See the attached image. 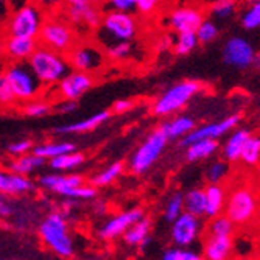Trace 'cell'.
Returning <instances> with one entry per match:
<instances>
[{
  "mask_svg": "<svg viewBox=\"0 0 260 260\" xmlns=\"http://www.w3.org/2000/svg\"><path fill=\"white\" fill-rule=\"evenodd\" d=\"M5 56V42H4V33L0 36V58Z\"/></svg>",
  "mask_w": 260,
  "mask_h": 260,
  "instance_id": "cell-55",
  "label": "cell"
},
{
  "mask_svg": "<svg viewBox=\"0 0 260 260\" xmlns=\"http://www.w3.org/2000/svg\"><path fill=\"white\" fill-rule=\"evenodd\" d=\"M44 164H45V159L36 156V154L31 151V153H27V154L17 156V157L10 164V169H11L13 173L27 176V175H30L31 172H35V170H38L39 167H42Z\"/></svg>",
  "mask_w": 260,
  "mask_h": 260,
  "instance_id": "cell-29",
  "label": "cell"
},
{
  "mask_svg": "<svg viewBox=\"0 0 260 260\" xmlns=\"http://www.w3.org/2000/svg\"><path fill=\"white\" fill-rule=\"evenodd\" d=\"M33 2H35L45 14L61 13L62 8L66 7V0H33Z\"/></svg>",
  "mask_w": 260,
  "mask_h": 260,
  "instance_id": "cell-46",
  "label": "cell"
},
{
  "mask_svg": "<svg viewBox=\"0 0 260 260\" xmlns=\"http://www.w3.org/2000/svg\"><path fill=\"white\" fill-rule=\"evenodd\" d=\"M84 162V154L78 151H69L64 154H59L53 159H50V167L53 170H72L77 169Z\"/></svg>",
  "mask_w": 260,
  "mask_h": 260,
  "instance_id": "cell-32",
  "label": "cell"
},
{
  "mask_svg": "<svg viewBox=\"0 0 260 260\" xmlns=\"http://www.w3.org/2000/svg\"><path fill=\"white\" fill-rule=\"evenodd\" d=\"M234 223L228 218L226 214H220L214 218H210L206 228V235H215V237H232L234 234Z\"/></svg>",
  "mask_w": 260,
  "mask_h": 260,
  "instance_id": "cell-31",
  "label": "cell"
},
{
  "mask_svg": "<svg viewBox=\"0 0 260 260\" xmlns=\"http://www.w3.org/2000/svg\"><path fill=\"white\" fill-rule=\"evenodd\" d=\"M36 156L42 157V159H53L59 154L69 153V151H75V145L70 144V142H49V144H41V145H35L31 150Z\"/></svg>",
  "mask_w": 260,
  "mask_h": 260,
  "instance_id": "cell-30",
  "label": "cell"
},
{
  "mask_svg": "<svg viewBox=\"0 0 260 260\" xmlns=\"http://www.w3.org/2000/svg\"><path fill=\"white\" fill-rule=\"evenodd\" d=\"M139 33V23L133 13L123 11H103L100 27L95 30L97 41L105 47L119 42V41H133Z\"/></svg>",
  "mask_w": 260,
  "mask_h": 260,
  "instance_id": "cell-4",
  "label": "cell"
},
{
  "mask_svg": "<svg viewBox=\"0 0 260 260\" xmlns=\"http://www.w3.org/2000/svg\"><path fill=\"white\" fill-rule=\"evenodd\" d=\"M203 229L201 218L188 214V212H182V214L172 221V242L176 246L187 248L190 246L197 239Z\"/></svg>",
  "mask_w": 260,
  "mask_h": 260,
  "instance_id": "cell-15",
  "label": "cell"
},
{
  "mask_svg": "<svg viewBox=\"0 0 260 260\" xmlns=\"http://www.w3.org/2000/svg\"><path fill=\"white\" fill-rule=\"evenodd\" d=\"M182 212H184V193L175 192L167 201V206H165V210H164V217L165 220L172 223L175 218H178L182 214Z\"/></svg>",
  "mask_w": 260,
  "mask_h": 260,
  "instance_id": "cell-42",
  "label": "cell"
},
{
  "mask_svg": "<svg viewBox=\"0 0 260 260\" xmlns=\"http://www.w3.org/2000/svg\"><path fill=\"white\" fill-rule=\"evenodd\" d=\"M27 62L33 70V74L45 87L56 86L72 70L64 53L55 52L41 44L36 47V50Z\"/></svg>",
  "mask_w": 260,
  "mask_h": 260,
  "instance_id": "cell-1",
  "label": "cell"
},
{
  "mask_svg": "<svg viewBox=\"0 0 260 260\" xmlns=\"http://www.w3.org/2000/svg\"><path fill=\"white\" fill-rule=\"evenodd\" d=\"M22 114L27 115V117H35V119H39V117L47 115L52 111V105L49 103V100H44V99H35L30 102H25L20 108Z\"/></svg>",
  "mask_w": 260,
  "mask_h": 260,
  "instance_id": "cell-38",
  "label": "cell"
},
{
  "mask_svg": "<svg viewBox=\"0 0 260 260\" xmlns=\"http://www.w3.org/2000/svg\"><path fill=\"white\" fill-rule=\"evenodd\" d=\"M95 78L92 74L80 72V70H70V72L56 84V97L58 100H80L86 92H89Z\"/></svg>",
  "mask_w": 260,
  "mask_h": 260,
  "instance_id": "cell-14",
  "label": "cell"
},
{
  "mask_svg": "<svg viewBox=\"0 0 260 260\" xmlns=\"http://www.w3.org/2000/svg\"><path fill=\"white\" fill-rule=\"evenodd\" d=\"M150 231H151V220L148 217H142L123 234V240L129 246L144 248L150 242Z\"/></svg>",
  "mask_w": 260,
  "mask_h": 260,
  "instance_id": "cell-26",
  "label": "cell"
},
{
  "mask_svg": "<svg viewBox=\"0 0 260 260\" xmlns=\"http://www.w3.org/2000/svg\"><path fill=\"white\" fill-rule=\"evenodd\" d=\"M240 160H243L246 165H257L260 162V136L251 134L245 144Z\"/></svg>",
  "mask_w": 260,
  "mask_h": 260,
  "instance_id": "cell-40",
  "label": "cell"
},
{
  "mask_svg": "<svg viewBox=\"0 0 260 260\" xmlns=\"http://www.w3.org/2000/svg\"><path fill=\"white\" fill-rule=\"evenodd\" d=\"M251 131L245 129V128H235L234 133L226 139L224 145H223V159H226L228 162H237L240 160L242 151L245 148L246 140L251 137Z\"/></svg>",
  "mask_w": 260,
  "mask_h": 260,
  "instance_id": "cell-24",
  "label": "cell"
},
{
  "mask_svg": "<svg viewBox=\"0 0 260 260\" xmlns=\"http://www.w3.org/2000/svg\"><path fill=\"white\" fill-rule=\"evenodd\" d=\"M200 45L197 33L195 31H188V33H179L178 39L173 45V52L176 56H187L190 55L197 47Z\"/></svg>",
  "mask_w": 260,
  "mask_h": 260,
  "instance_id": "cell-34",
  "label": "cell"
},
{
  "mask_svg": "<svg viewBox=\"0 0 260 260\" xmlns=\"http://www.w3.org/2000/svg\"><path fill=\"white\" fill-rule=\"evenodd\" d=\"M16 103L17 102L7 80V75L4 72V69H0V108H13Z\"/></svg>",
  "mask_w": 260,
  "mask_h": 260,
  "instance_id": "cell-43",
  "label": "cell"
},
{
  "mask_svg": "<svg viewBox=\"0 0 260 260\" xmlns=\"http://www.w3.org/2000/svg\"><path fill=\"white\" fill-rule=\"evenodd\" d=\"M257 212V200L251 188L240 187L226 198L224 214L234 224H245Z\"/></svg>",
  "mask_w": 260,
  "mask_h": 260,
  "instance_id": "cell-11",
  "label": "cell"
},
{
  "mask_svg": "<svg viewBox=\"0 0 260 260\" xmlns=\"http://www.w3.org/2000/svg\"><path fill=\"white\" fill-rule=\"evenodd\" d=\"M234 242L232 237H215L206 235L204 240V260H229L232 255Z\"/></svg>",
  "mask_w": 260,
  "mask_h": 260,
  "instance_id": "cell-20",
  "label": "cell"
},
{
  "mask_svg": "<svg viewBox=\"0 0 260 260\" xmlns=\"http://www.w3.org/2000/svg\"><path fill=\"white\" fill-rule=\"evenodd\" d=\"M220 148L217 139H201L185 147V159L188 162H197L214 156Z\"/></svg>",
  "mask_w": 260,
  "mask_h": 260,
  "instance_id": "cell-27",
  "label": "cell"
},
{
  "mask_svg": "<svg viewBox=\"0 0 260 260\" xmlns=\"http://www.w3.org/2000/svg\"><path fill=\"white\" fill-rule=\"evenodd\" d=\"M162 260H204V257L195 251L176 246V248H170L165 251L162 255Z\"/></svg>",
  "mask_w": 260,
  "mask_h": 260,
  "instance_id": "cell-44",
  "label": "cell"
},
{
  "mask_svg": "<svg viewBox=\"0 0 260 260\" xmlns=\"http://www.w3.org/2000/svg\"><path fill=\"white\" fill-rule=\"evenodd\" d=\"M13 214V204L5 193H0V218H8Z\"/></svg>",
  "mask_w": 260,
  "mask_h": 260,
  "instance_id": "cell-52",
  "label": "cell"
},
{
  "mask_svg": "<svg viewBox=\"0 0 260 260\" xmlns=\"http://www.w3.org/2000/svg\"><path fill=\"white\" fill-rule=\"evenodd\" d=\"M106 58L112 61H125L131 56L133 53V45L131 41H119V42H112L106 45L105 49Z\"/></svg>",
  "mask_w": 260,
  "mask_h": 260,
  "instance_id": "cell-39",
  "label": "cell"
},
{
  "mask_svg": "<svg viewBox=\"0 0 260 260\" xmlns=\"http://www.w3.org/2000/svg\"><path fill=\"white\" fill-rule=\"evenodd\" d=\"M67 61L72 70H80V72L97 74L105 67L106 53L100 47V44L92 41H77L75 45L67 53Z\"/></svg>",
  "mask_w": 260,
  "mask_h": 260,
  "instance_id": "cell-9",
  "label": "cell"
},
{
  "mask_svg": "<svg viewBox=\"0 0 260 260\" xmlns=\"http://www.w3.org/2000/svg\"><path fill=\"white\" fill-rule=\"evenodd\" d=\"M78 108L75 100H58V105L55 106L56 112L59 114H72Z\"/></svg>",
  "mask_w": 260,
  "mask_h": 260,
  "instance_id": "cell-50",
  "label": "cell"
},
{
  "mask_svg": "<svg viewBox=\"0 0 260 260\" xmlns=\"http://www.w3.org/2000/svg\"><path fill=\"white\" fill-rule=\"evenodd\" d=\"M44 19H45V13L33 0H30V2L13 10L10 19L7 20L4 27V33L38 39Z\"/></svg>",
  "mask_w": 260,
  "mask_h": 260,
  "instance_id": "cell-6",
  "label": "cell"
},
{
  "mask_svg": "<svg viewBox=\"0 0 260 260\" xmlns=\"http://www.w3.org/2000/svg\"><path fill=\"white\" fill-rule=\"evenodd\" d=\"M159 126L169 140H179L197 126V122L190 115H172L169 120L162 122Z\"/></svg>",
  "mask_w": 260,
  "mask_h": 260,
  "instance_id": "cell-22",
  "label": "cell"
},
{
  "mask_svg": "<svg viewBox=\"0 0 260 260\" xmlns=\"http://www.w3.org/2000/svg\"><path fill=\"white\" fill-rule=\"evenodd\" d=\"M201 90L203 83L197 80H184L175 83L153 102L151 112L154 117H172L182 111Z\"/></svg>",
  "mask_w": 260,
  "mask_h": 260,
  "instance_id": "cell-2",
  "label": "cell"
},
{
  "mask_svg": "<svg viewBox=\"0 0 260 260\" xmlns=\"http://www.w3.org/2000/svg\"><path fill=\"white\" fill-rule=\"evenodd\" d=\"M206 193V217L214 218L220 215L226 204V192L221 184H209L204 188Z\"/></svg>",
  "mask_w": 260,
  "mask_h": 260,
  "instance_id": "cell-25",
  "label": "cell"
},
{
  "mask_svg": "<svg viewBox=\"0 0 260 260\" xmlns=\"http://www.w3.org/2000/svg\"><path fill=\"white\" fill-rule=\"evenodd\" d=\"M159 5H160V0H136V11H139L144 16H148L154 13Z\"/></svg>",
  "mask_w": 260,
  "mask_h": 260,
  "instance_id": "cell-48",
  "label": "cell"
},
{
  "mask_svg": "<svg viewBox=\"0 0 260 260\" xmlns=\"http://www.w3.org/2000/svg\"><path fill=\"white\" fill-rule=\"evenodd\" d=\"M242 2H245L246 5H249V4H255V2H260V0H242Z\"/></svg>",
  "mask_w": 260,
  "mask_h": 260,
  "instance_id": "cell-57",
  "label": "cell"
},
{
  "mask_svg": "<svg viewBox=\"0 0 260 260\" xmlns=\"http://www.w3.org/2000/svg\"><path fill=\"white\" fill-rule=\"evenodd\" d=\"M242 119H243V115L240 112H235V114L224 117V119H221L218 122H209V123L195 126L190 133L185 134L182 139H179V147L185 148L187 145H190L193 142L201 140V139H217L218 140L229 131L237 128L239 123L242 122Z\"/></svg>",
  "mask_w": 260,
  "mask_h": 260,
  "instance_id": "cell-12",
  "label": "cell"
},
{
  "mask_svg": "<svg viewBox=\"0 0 260 260\" xmlns=\"http://www.w3.org/2000/svg\"><path fill=\"white\" fill-rule=\"evenodd\" d=\"M133 108H134V102H133V100H129V99H122V100L114 102L111 112H114V114H117V115H120V114H126V112L131 111Z\"/></svg>",
  "mask_w": 260,
  "mask_h": 260,
  "instance_id": "cell-49",
  "label": "cell"
},
{
  "mask_svg": "<svg viewBox=\"0 0 260 260\" xmlns=\"http://www.w3.org/2000/svg\"><path fill=\"white\" fill-rule=\"evenodd\" d=\"M170 140L167 139V136H165L160 126L154 128L145 137V140L137 147V150L133 153L131 160H129V170L134 175L147 173L157 162V159L162 156Z\"/></svg>",
  "mask_w": 260,
  "mask_h": 260,
  "instance_id": "cell-7",
  "label": "cell"
},
{
  "mask_svg": "<svg viewBox=\"0 0 260 260\" xmlns=\"http://www.w3.org/2000/svg\"><path fill=\"white\" fill-rule=\"evenodd\" d=\"M237 7H239V0H214L209 11L212 17L226 20L237 13Z\"/></svg>",
  "mask_w": 260,
  "mask_h": 260,
  "instance_id": "cell-35",
  "label": "cell"
},
{
  "mask_svg": "<svg viewBox=\"0 0 260 260\" xmlns=\"http://www.w3.org/2000/svg\"><path fill=\"white\" fill-rule=\"evenodd\" d=\"M33 142L28 140V139H22V140H16L13 144L8 147V151L13 154V156H22V154H27L33 150Z\"/></svg>",
  "mask_w": 260,
  "mask_h": 260,
  "instance_id": "cell-47",
  "label": "cell"
},
{
  "mask_svg": "<svg viewBox=\"0 0 260 260\" xmlns=\"http://www.w3.org/2000/svg\"><path fill=\"white\" fill-rule=\"evenodd\" d=\"M184 212L198 218L206 217V193L203 188H192L184 193Z\"/></svg>",
  "mask_w": 260,
  "mask_h": 260,
  "instance_id": "cell-28",
  "label": "cell"
},
{
  "mask_svg": "<svg viewBox=\"0 0 260 260\" xmlns=\"http://www.w3.org/2000/svg\"><path fill=\"white\" fill-rule=\"evenodd\" d=\"M8 2L11 4V7H13V10H14V8H17V7L23 5V4L30 2V0H8Z\"/></svg>",
  "mask_w": 260,
  "mask_h": 260,
  "instance_id": "cell-54",
  "label": "cell"
},
{
  "mask_svg": "<svg viewBox=\"0 0 260 260\" xmlns=\"http://www.w3.org/2000/svg\"><path fill=\"white\" fill-rule=\"evenodd\" d=\"M61 13H64L62 16L70 22V25L75 28L77 33H95L103 17V8L99 2L66 5Z\"/></svg>",
  "mask_w": 260,
  "mask_h": 260,
  "instance_id": "cell-10",
  "label": "cell"
},
{
  "mask_svg": "<svg viewBox=\"0 0 260 260\" xmlns=\"http://www.w3.org/2000/svg\"><path fill=\"white\" fill-rule=\"evenodd\" d=\"M11 13H13V7L8 0H0V28L5 27V23L10 19Z\"/></svg>",
  "mask_w": 260,
  "mask_h": 260,
  "instance_id": "cell-51",
  "label": "cell"
},
{
  "mask_svg": "<svg viewBox=\"0 0 260 260\" xmlns=\"http://www.w3.org/2000/svg\"><path fill=\"white\" fill-rule=\"evenodd\" d=\"M4 72L7 75V80L11 86V90L17 103H25L42 97L45 86L33 74V70L30 69L27 61L25 62L10 61L8 66L4 67Z\"/></svg>",
  "mask_w": 260,
  "mask_h": 260,
  "instance_id": "cell-5",
  "label": "cell"
},
{
  "mask_svg": "<svg viewBox=\"0 0 260 260\" xmlns=\"http://www.w3.org/2000/svg\"><path fill=\"white\" fill-rule=\"evenodd\" d=\"M142 217H144V210L142 209L139 207L128 209L105 223V226L100 229V237L105 240H114L117 237H120V235H123Z\"/></svg>",
  "mask_w": 260,
  "mask_h": 260,
  "instance_id": "cell-16",
  "label": "cell"
},
{
  "mask_svg": "<svg viewBox=\"0 0 260 260\" xmlns=\"http://www.w3.org/2000/svg\"><path fill=\"white\" fill-rule=\"evenodd\" d=\"M195 33H197L198 42L201 45H207V44H212L214 41L218 39L220 28H218V25L212 19H203V22L200 23V27L197 28Z\"/></svg>",
  "mask_w": 260,
  "mask_h": 260,
  "instance_id": "cell-37",
  "label": "cell"
},
{
  "mask_svg": "<svg viewBox=\"0 0 260 260\" xmlns=\"http://www.w3.org/2000/svg\"><path fill=\"white\" fill-rule=\"evenodd\" d=\"M97 2V0H66V5H80V4H90Z\"/></svg>",
  "mask_w": 260,
  "mask_h": 260,
  "instance_id": "cell-53",
  "label": "cell"
},
{
  "mask_svg": "<svg viewBox=\"0 0 260 260\" xmlns=\"http://www.w3.org/2000/svg\"><path fill=\"white\" fill-rule=\"evenodd\" d=\"M229 173V164L226 159H218V160H214L209 167H207V172H206V179L209 184H221L223 179H226Z\"/></svg>",
  "mask_w": 260,
  "mask_h": 260,
  "instance_id": "cell-41",
  "label": "cell"
},
{
  "mask_svg": "<svg viewBox=\"0 0 260 260\" xmlns=\"http://www.w3.org/2000/svg\"><path fill=\"white\" fill-rule=\"evenodd\" d=\"M204 14L203 11L192 8V7H182L176 8L169 14V27L179 33H188V31H197L200 23L203 22Z\"/></svg>",
  "mask_w": 260,
  "mask_h": 260,
  "instance_id": "cell-18",
  "label": "cell"
},
{
  "mask_svg": "<svg viewBox=\"0 0 260 260\" xmlns=\"http://www.w3.org/2000/svg\"><path fill=\"white\" fill-rule=\"evenodd\" d=\"M252 67L260 69V53H257V52H255V56H254V61H252Z\"/></svg>",
  "mask_w": 260,
  "mask_h": 260,
  "instance_id": "cell-56",
  "label": "cell"
},
{
  "mask_svg": "<svg viewBox=\"0 0 260 260\" xmlns=\"http://www.w3.org/2000/svg\"><path fill=\"white\" fill-rule=\"evenodd\" d=\"M125 170V165L123 162H114L111 164L109 167H106L103 172L97 173L95 176H93L90 179L92 185L93 187H105V185H109L112 184L117 178H119L122 175V172Z\"/></svg>",
  "mask_w": 260,
  "mask_h": 260,
  "instance_id": "cell-33",
  "label": "cell"
},
{
  "mask_svg": "<svg viewBox=\"0 0 260 260\" xmlns=\"http://www.w3.org/2000/svg\"><path fill=\"white\" fill-rule=\"evenodd\" d=\"M254 56V45L243 36H231L221 47V59L232 69L245 70L252 67Z\"/></svg>",
  "mask_w": 260,
  "mask_h": 260,
  "instance_id": "cell-13",
  "label": "cell"
},
{
  "mask_svg": "<svg viewBox=\"0 0 260 260\" xmlns=\"http://www.w3.org/2000/svg\"><path fill=\"white\" fill-rule=\"evenodd\" d=\"M111 117V111H100L97 114H93L87 119L69 123V125H62V126H56L53 131L56 134H83V133H89L97 129L100 125H103L108 119Z\"/></svg>",
  "mask_w": 260,
  "mask_h": 260,
  "instance_id": "cell-21",
  "label": "cell"
},
{
  "mask_svg": "<svg viewBox=\"0 0 260 260\" xmlns=\"http://www.w3.org/2000/svg\"><path fill=\"white\" fill-rule=\"evenodd\" d=\"M103 11H123L133 13L136 11V0H103Z\"/></svg>",
  "mask_w": 260,
  "mask_h": 260,
  "instance_id": "cell-45",
  "label": "cell"
},
{
  "mask_svg": "<svg viewBox=\"0 0 260 260\" xmlns=\"http://www.w3.org/2000/svg\"><path fill=\"white\" fill-rule=\"evenodd\" d=\"M39 235L55 254L61 257H70L74 254V243L70 239L67 223L61 214H50L45 217L39 226Z\"/></svg>",
  "mask_w": 260,
  "mask_h": 260,
  "instance_id": "cell-8",
  "label": "cell"
},
{
  "mask_svg": "<svg viewBox=\"0 0 260 260\" xmlns=\"http://www.w3.org/2000/svg\"><path fill=\"white\" fill-rule=\"evenodd\" d=\"M33 190V182L23 175L7 173L0 170V193L5 195H22Z\"/></svg>",
  "mask_w": 260,
  "mask_h": 260,
  "instance_id": "cell-23",
  "label": "cell"
},
{
  "mask_svg": "<svg viewBox=\"0 0 260 260\" xmlns=\"http://www.w3.org/2000/svg\"><path fill=\"white\" fill-rule=\"evenodd\" d=\"M39 184L47 190L69 197L72 188L84 184V179L80 175H42L39 178Z\"/></svg>",
  "mask_w": 260,
  "mask_h": 260,
  "instance_id": "cell-19",
  "label": "cell"
},
{
  "mask_svg": "<svg viewBox=\"0 0 260 260\" xmlns=\"http://www.w3.org/2000/svg\"><path fill=\"white\" fill-rule=\"evenodd\" d=\"M240 25L246 31L260 30V2L246 5L240 14Z\"/></svg>",
  "mask_w": 260,
  "mask_h": 260,
  "instance_id": "cell-36",
  "label": "cell"
},
{
  "mask_svg": "<svg viewBox=\"0 0 260 260\" xmlns=\"http://www.w3.org/2000/svg\"><path fill=\"white\" fill-rule=\"evenodd\" d=\"M5 42V58L11 62H25L33 55L39 45L38 39L25 36H13L4 33Z\"/></svg>",
  "mask_w": 260,
  "mask_h": 260,
  "instance_id": "cell-17",
  "label": "cell"
},
{
  "mask_svg": "<svg viewBox=\"0 0 260 260\" xmlns=\"http://www.w3.org/2000/svg\"><path fill=\"white\" fill-rule=\"evenodd\" d=\"M77 36L78 33L62 16V13H52L44 19L38 36V42L44 47H49V49L55 52L66 55L78 41Z\"/></svg>",
  "mask_w": 260,
  "mask_h": 260,
  "instance_id": "cell-3",
  "label": "cell"
}]
</instances>
